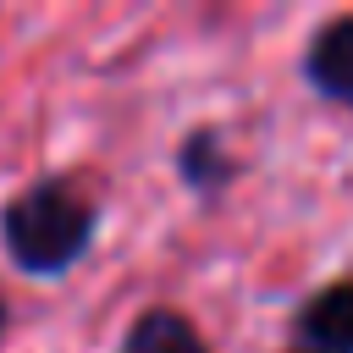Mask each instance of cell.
<instances>
[{
  "label": "cell",
  "mask_w": 353,
  "mask_h": 353,
  "mask_svg": "<svg viewBox=\"0 0 353 353\" xmlns=\"http://www.w3.org/2000/svg\"><path fill=\"white\" fill-rule=\"evenodd\" d=\"M99 215L88 171H39L0 204V248L22 276L55 281L99 243Z\"/></svg>",
  "instance_id": "cell-1"
},
{
  "label": "cell",
  "mask_w": 353,
  "mask_h": 353,
  "mask_svg": "<svg viewBox=\"0 0 353 353\" xmlns=\"http://www.w3.org/2000/svg\"><path fill=\"white\" fill-rule=\"evenodd\" d=\"M292 336L303 353H353V276L314 287L292 309Z\"/></svg>",
  "instance_id": "cell-2"
},
{
  "label": "cell",
  "mask_w": 353,
  "mask_h": 353,
  "mask_svg": "<svg viewBox=\"0 0 353 353\" xmlns=\"http://www.w3.org/2000/svg\"><path fill=\"white\" fill-rule=\"evenodd\" d=\"M298 72H303V83H309L320 99L353 110V11H347V17H331V22H320V28L309 33Z\"/></svg>",
  "instance_id": "cell-3"
},
{
  "label": "cell",
  "mask_w": 353,
  "mask_h": 353,
  "mask_svg": "<svg viewBox=\"0 0 353 353\" xmlns=\"http://www.w3.org/2000/svg\"><path fill=\"white\" fill-rule=\"evenodd\" d=\"M171 165H176V182L193 193V199H221L232 182H237V154L226 149V132L221 127H193L182 143H176V154H171Z\"/></svg>",
  "instance_id": "cell-4"
},
{
  "label": "cell",
  "mask_w": 353,
  "mask_h": 353,
  "mask_svg": "<svg viewBox=\"0 0 353 353\" xmlns=\"http://www.w3.org/2000/svg\"><path fill=\"white\" fill-rule=\"evenodd\" d=\"M116 353H215V347L204 342V331L176 303H149L127 320Z\"/></svg>",
  "instance_id": "cell-5"
},
{
  "label": "cell",
  "mask_w": 353,
  "mask_h": 353,
  "mask_svg": "<svg viewBox=\"0 0 353 353\" xmlns=\"http://www.w3.org/2000/svg\"><path fill=\"white\" fill-rule=\"evenodd\" d=\"M6 325H11V309H6V298H0V347H6Z\"/></svg>",
  "instance_id": "cell-6"
},
{
  "label": "cell",
  "mask_w": 353,
  "mask_h": 353,
  "mask_svg": "<svg viewBox=\"0 0 353 353\" xmlns=\"http://www.w3.org/2000/svg\"><path fill=\"white\" fill-rule=\"evenodd\" d=\"M292 353H303V347H292Z\"/></svg>",
  "instance_id": "cell-7"
}]
</instances>
